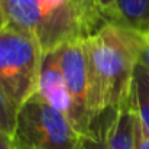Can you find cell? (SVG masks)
Masks as SVG:
<instances>
[{
    "label": "cell",
    "mask_w": 149,
    "mask_h": 149,
    "mask_svg": "<svg viewBox=\"0 0 149 149\" xmlns=\"http://www.w3.org/2000/svg\"><path fill=\"white\" fill-rule=\"evenodd\" d=\"M83 1H90V0H83Z\"/></svg>",
    "instance_id": "d6986e66"
},
{
    "label": "cell",
    "mask_w": 149,
    "mask_h": 149,
    "mask_svg": "<svg viewBox=\"0 0 149 149\" xmlns=\"http://www.w3.org/2000/svg\"><path fill=\"white\" fill-rule=\"evenodd\" d=\"M101 9L109 15V17L111 19L113 23H119V17H117V10H116V0H97Z\"/></svg>",
    "instance_id": "5bb4252c"
},
{
    "label": "cell",
    "mask_w": 149,
    "mask_h": 149,
    "mask_svg": "<svg viewBox=\"0 0 149 149\" xmlns=\"http://www.w3.org/2000/svg\"><path fill=\"white\" fill-rule=\"evenodd\" d=\"M4 26V20H3V15H1V9H0V29Z\"/></svg>",
    "instance_id": "ac0fdd59"
},
{
    "label": "cell",
    "mask_w": 149,
    "mask_h": 149,
    "mask_svg": "<svg viewBox=\"0 0 149 149\" xmlns=\"http://www.w3.org/2000/svg\"><path fill=\"white\" fill-rule=\"evenodd\" d=\"M62 75L71 97V111L68 120L78 132H90L93 119L87 107V54L84 39L71 41L56 48Z\"/></svg>",
    "instance_id": "277c9868"
},
{
    "label": "cell",
    "mask_w": 149,
    "mask_h": 149,
    "mask_svg": "<svg viewBox=\"0 0 149 149\" xmlns=\"http://www.w3.org/2000/svg\"><path fill=\"white\" fill-rule=\"evenodd\" d=\"M136 114L132 104H126L116 110L109 129V149H135Z\"/></svg>",
    "instance_id": "52a82bcc"
},
{
    "label": "cell",
    "mask_w": 149,
    "mask_h": 149,
    "mask_svg": "<svg viewBox=\"0 0 149 149\" xmlns=\"http://www.w3.org/2000/svg\"><path fill=\"white\" fill-rule=\"evenodd\" d=\"M145 41L142 33L109 23L84 39L87 54V107L94 119L130 103L132 78Z\"/></svg>",
    "instance_id": "6da1fadb"
},
{
    "label": "cell",
    "mask_w": 149,
    "mask_h": 149,
    "mask_svg": "<svg viewBox=\"0 0 149 149\" xmlns=\"http://www.w3.org/2000/svg\"><path fill=\"white\" fill-rule=\"evenodd\" d=\"M0 149H16L13 143V138L0 130Z\"/></svg>",
    "instance_id": "9a60e30c"
},
{
    "label": "cell",
    "mask_w": 149,
    "mask_h": 149,
    "mask_svg": "<svg viewBox=\"0 0 149 149\" xmlns=\"http://www.w3.org/2000/svg\"><path fill=\"white\" fill-rule=\"evenodd\" d=\"M142 36H143V41H145V44H146V47H149V28L142 33Z\"/></svg>",
    "instance_id": "e0dca14e"
},
{
    "label": "cell",
    "mask_w": 149,
    "mask_h": 149,
    "mask_svg": "<svg viewBox=\"0 0 149 149\" xmlns=\"http://www.w3.org/2000/svg\"><path fill=\"white\" fill-rule=\"evenodd\" d=\"M39 1H41V10H42V15L45 19L52 12L61 9L68 0H39Z\"/></svg>",
    "instance_id": "4fadbf2b"
},
{
    "label": "cell",
    "mask_w": 149,
    "mask_h": 149,
    "mask_svg": "<svg viewBox=\"0 0 149 149\" xmlns=\"http://www.w3.org/2000/svg\"><path fill=\"white\" fill-rule=\"evenodd\" d=\"M12 138L16 149H75L80 141L68 117L38 93L17 109Z\"/></svg>",
    "instance_id": "3957f363"
},
{
    "label": "cell",
    "mask_w": 149,
    "mask_h": 149,
    "mask_svg": "<svg viewBox=\"0 0 149 149\" xmlns=\"http://www.w3.org/2000/svg\"><path fill=\"white\" fill-rule=\"evenodd\" d=\"M139 61L148 68L149 71V47H146V44H143V47H142V51H141V58H139Z\"/></svg>",
    "instance_id": "2e32d148"
},
{
    "label": "cell",
    "mask_w": 149,
    "mask_h": 149,
    "mask_svg": "<svg viewBox=\"0 0 149 149\" xmlns=\"http://www.w3.org/2000/svg\"><path fill=\"white\" fill-rule=\"evenodd\" d=\"M4 25L31 33L36 41L44 23L39 0H0Z\"/></svg>",
    "instance_id": "8992f818"
},
{
    "label": "cell",
    "mask_w": 149,
    "mask_h": 149,
    "mask_svg": "<svg viewBox=\"0 0 149 149\" xmlns=\"http://www.w3.org/2000/svg\"><path fill=\"white\" fill-rule=\"evenodd\" d=\"M17 109L0 93V130L13 136Z\"/></svg>",
    "instance_id": "8fae6325"
},
{
    "label": "cell",
    "mask_w": 149,
    "mask_h": 149,
    "mask_svg": "<svg viewBox=\"0 0 149 149\" xmlns=\"http://www.w3.org/2000/svg\"><path fill=\"white\" fill-rule=\"evenodd\" d=\"M135 149H149V135L142 127L138 117H136V126H135Z\"/></svg>",
    "instance_id": "7c38bea8"
},
{
    "label": "cell",
    "mask_w": 149,
    "mask_h": 149,
    "mask_svg": "<svg viewBox=\"0 0 149 149\" xmlns=\"http://www.w3.org/2000/svg\"><path fill=\"white\" fill-rule=\"evenodd\" d=\"M119 23L139 33L149 28V0H116Z\"/></svg>",
    "instance_id": "9c48e42d"
},
{
    "label": "cell",
    "mask_w": 149,
    "mask_h": 149,
    "mask_svg": "<svg viewBox=\"0 0 149 149\" xmlns=\"http://www.w3.org/2000/svg\"><path fill=\"white\" fill-rule=\"evenodd\" d=\"M130 104L138 120L149 135V71L139 61L132 78Z\"/></svg>",
    "instance_id": "ba28073f"
},
{
    "label": "cell",
    "mask_w": 149,
    "mask_h": 149,
    "mask_svg": "<svg viewBox=\"0 0 149 149\" xmlns=\"http://www.w3.org/2000/svg\"><path fill=\"white\" fill-rule=\"evenodd\" d=\"M116 109H109L97 116L91 125L88 133L81 135L75 149H109V129L113 120Z\"/></svg>",
    "instance_id": "30bf717a"
},
{
    "label": "cell",
    "mask_w": 149,
    "mask_h": 149,
    "mask_svg": "<svg viewBox=\"0 0 149 149\" xmlns=\"http://www.w3.org/2000/svg\"><path fill=\"white\" fill-rule=\"evenodd\" d=\"M36 93L49 106L68 117L71 111V97L62 75L56 49L49 51L42 56Z\"/></svg>",
    "instance_id": "5b68a950"
},
{
    "label": "cell",
    "mask_w": 149,
    "mask_h": 149,
    "mask_svg": "<svg viewBox=\"0 0 149 149\" xmlns=\"http://www.w3.org/2000/svg\"><path fill=\"white\" fill-rule=\"evenodd\" d=\"M42 56L31 33L9 25L0 29V93L16 109L36 93Z\"/></svg>",
    "instance_id": "7a4b0ae2"
}]
</instances>
